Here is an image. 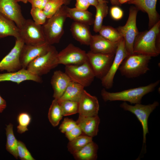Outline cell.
<instances>
[{
  "mask_svg": "<svg viewBox=\"0 0 160 160\" xmlns=\"http://www.w3.org/2000/svg\"><path fill=\"white\" fill-rule=\"evenodd\" d=\"M133 53L150 56L160 54V20L148 30L139 32L135 41Z\"/></svg>",
  "mask_w": 160,
  "mask_h": 160,
  "instance_id": "1",
  "label": "cell"
},
{
  "mask_svg": "<svg viewBox=\"0 0 160 160\" xmlns=\"http://www.w3.org/2000/svg\"><path fill=\"white\" fill-rule=\"evenodd\" d=\"M160 80L144 86L116 92H110L105 88L101 91V95L105 102L122 101L131 104L141 103L143 97L153 91L160 83Z\"/></svg>",
  "mask_w": 160,
  "mask_h": 160,
  "instance_id": "2",
  "label": "cell"
},
{
  "mask_svg": "<svg viewBox=\"0 0 160 160\" xmlns=\"http://www.w3.org/2000/svg\"><path fill=\"white\" fill-rule=\"evenodd\" d=\"M66 5L62 6L42 25L47 43L50 45L58 43L64 34V25L67 17Z\"/></svg>",
  "mask_w": 160,
  "mask_h": 160,
  "instance_id": "3",
  "label": "cell"
},
{
  "mask_svg": "<svg viewBox=\"0 0 160 160\" xmlns=\"http://www.w3.org/2000/svg\"><path fill=\"white\" fill-rule=\"evenodd\" d=\"M151 59L149 56L133 53L124 59L118 70L122 76L127 78L139 77L150 70L148 64Z\"/></svg>",
  "mask_w": 160,
  "mask_h": 160,
  "instance_id": "4",
  "label": "cell"
},
{
  "mask_svg": "<svg viewBox=\"0 0 160 160\" xmlns=\"http://www.w3.org/2000/svg\"><path fill=\"white\" fill-rule=\"evenodd\" d=\"M58 53L55 47L51 45L47 52L31 61L26 69L39 76L46 74L58 65L57 59Z\"/></svg>",
  "mask_w": 160,
  "mask_h": 160,
  "instance_id": "5",
  "label": "cell"
},
{
  "mask_svg": "<svg viewBox=\"0 0 160 160\" xmlns=\"http://www.w3.org/2000/svg\"><path fill=\"white\" fill-rule=\"evenodd\" d=\"M138 10L135 7H131L129 9V17L125 24L116 28L124 40L125 47L129 55L133 53L134 42L139 33L136 25Z\"/></svg>",
  "mask_w": 160,
  "mask_h": 160,
  "instance_id": "6",
  "label": "cell"
},
{
  "mask_svg": "<svg viewBox=\"0 0 160 160\" xmlns=\"http://www.w3.org/2000/svg\"><path fill=\"white\" fill-rule=\"evenodd\" d=\"M65 73L71 81L84 87L89 86L95 77L88 60L79 65H65Z\"/></svg>",
  "mask_w": 160,
  "mask_h": 160,
  "instance_id": "7",
  "label": "cell"
},
{
  "mask_svg": "<svg viewBox=\"0 0 160 160\" xmlns=\"http://www.w3.org/2000/svg\"><path fill=\"white\" fill-rule=\"evenodd\" d=\"M158 101L153 103L144 105L141 103L136 104L134 105H130L124 102L121 104L120 107L126 111H129L137 118L141 124L143 129V143H146V136L149 133L148 128V119L150 114L159 105Z\"/></svg>",
  "mask_w": 160,
  "mask_h": 160,
  "instance_id": "8",
  "label": "cell"
},
{
  "mask_svg": "<svg viewBox=\"0 0 160 160\" xmlns=\"http://www.w3.org/2000/svg\"><path fill=\"white\" fill-rule=\"evenodd\" d=\"M115 55L113 54L95 53L91 51L87 53V60L95 77L101 79L107 74Z\"/></svg>",
  "mask_w": 160,
  "mask_h": 160,
  "instance_id": "9",
  "label": "cell"
},
{
  "mask_svg": "<svg viewBox=\"0 0 160 160\" xmlns=\"http://www.w3.org/2000/svg\"><path fill=\"white\" fill-rule=\"evenodd\" d=\"M20 29V37L25 44L36 45L46 42L42 25L35 23L31 19H26Z\"/></svg>",
  "mask_w": 160,
  "mask_h": 160,
  "instance_id": "10",
  "label": "cell"
},
{
  "mask_svg": "<svg viewBox=\"0 0 160 160\" xmlns=\"http://www.w3.org/2000/svg\"><path fill=\"white\" fill-rule=\"evenodd\" d=\"M57 59L58 65H79L87 60V53L70 43L58 52Z\"/></svg>",
  "mask_w": 160,
  "mask_h": 160,
  "instance_id": "11",
  "label": "cell"
},
{
  "mask_svg": "<svg viewBox=\"0 0 160 160\" xmlns=\"http://www.w3.org/2000/svg\"><path fill=\"white\" fill-rule=\"evenodd\" d=\"M129 55L123 38L118 43L113 60L109 71L100 79L102 85L105 89H109L112 87L114 77L117 71L123 60Z\"/></svg>",
  "mask_w": 160,
  "mask_h": 160,
  "instance_id": "12",
  "label": "cell"
},
{
  "mask_svg": "<svg viewBox=\"0 0 160 160\" xmlns=\"http://www.w3.org/2000/svg\"><path fill=\"white\" fill-rule=\"evenodd\" d=\"M24 44L20 37L16 39L14 46L0 61V71L14 72L22 68L20 60L21 49Z\"/></svg>",
  "mask_w": 160,
  "mask_h": 160,
  "instance_id": "13",
  "label": "cell"
},
{
  "mask_svg": "<svg viewBox=\"0 0 160 160\" xmlns=\"http://www.w3.org/2000/svg\"><path fill=\"white\" fill-rule=\"evenodd\" d=\"M0 13L13 21L20 29L26 20L17 0H0Z\"/></svg>",
  "mask_w": 160,
  "mask_h": 160,
  "instance_id": "14",
  "label": "cell"
},
{
  "mask_svg": "<svg viewBox=\"0 0 160 160\" xmlns=\"http://www.w3.org/2000/svg\"><path fill=\"white\" fill-rule=\"evenodd\" d=\"M51 45L47 42L36 45L24 44L21 50L20 56L22 68L26 69L31 61L47 52Z\"/></svg>",
  "mask_w": 160,
  "mask_h": 160,
  "instance_id": "15",
  "label": "cell"
},
{
  "mask_svg": "<svg viewBox=\"0 0 160 160\" xmlns=\"http://www.w3.org/2000/svg\"><path fill=\"white\" fill-rule=\"evenodd\" d=\"M99 105L97 98L84 90L79 102V116H85L98 115Z\"/></svg>",
  "mask_w": 160,
  "mask_h": 160,
  "instance_id": "16",
  "label": "cell"
},
{
  "mask_svg": "<svg viewBox=\"0 0 160 160\" xmlns=\"http://www.w3.org/2000/svg\"><path fill=\"white\" fill-rule=\"evenodd\" d=\"M157 1V0H130L127 3L134 5L138 10L147 14L149 29L160 20L159 15L156 9Z\"/></svg>",
  "mask_w": 160,
  "mask_h": 160,
  "instance_id": "17",
  "label": "cell"
},
{
  "mask_svg": "<svg viewBox=\"0 0 160 160\" xmlns=\"http://www.w3.org/2000/svg\"><path fill=\"white\" fill-rule=\"evenodd\" d=\"M118 43L111 42L100 34L95 35H92L89 46L93 52L115 54Z\"/></svg>",
  "mask_w": 160,
  "mask_h": 160,
  "instance_id": "18",
  "label": "cell"
},
{
  "mask_svg": "<svg viewBox=\"0 0 160 160\" xmlns=\"http://www.w3.org/2000/svg\"><path fill=\"white\" fill-rule=\"evenodd\" d=\"M27 80H31L38 83L42 82L40 76L32 73L26 69L22 68L16 71L0 73V82L11 81L19 84Z\"/></svg>",
  "mask_w": 160,
  "mask_h": 160,
  "instance_id": "19",
  "label": "cell"
},
{
  "mask_svg": "<svg viewBox=\"0 0 160 160\" xmlns=\"http://www.w3.org/2000/svg\"><path fill=\"white\" fill-rule=\"evenodd\" d=\"M71 80L65 72L60 70L55 71L51 80L54 99H59L63 95Z\"/></svg>",
  "mask_w": 160,
  "mask_h": 160,
  "instance_id": "20",
  "label": "cell"
},
{
  "mask_svg": "<svg viewBox=\"0 0 160 160\" xmlns=\"http://www.w3.org/2000/svg\"><path fill=\"white\" fill-rule=\"evenodd\" d=\"M100 122L98 115L91 116H79L76 121L83 134L92 137L97 135Z\"/></svg>",
  "mask_w": 160,
  "mask_h": 160,
  "instance_id": "21",
  "label": "cell"
},
{
  "mask_svg": "<svg viewBox=\"0 0 160 160\" xmlns=\"http://www.w3.org/2000/svg\"><path fill=\"white\" fill-rule=\"evenodd\" d=\"M70 30L76 40L81 44L89 45L92 36L89 25L74 21Z\"/></svg>",
  "mask_w": 160,
  "mask_h": 160,
  "instance_id": "22",
  "label": "cell"
},
{
  "mask_svg": "<svg viewBox=\"0 0 160 160\" xmlns=\"http://www.w3.org/2000/svg\"><path fill=\"white\" fill-rule=\"evenodd\" d=\"M67 17L74 21L90 25L93 24L94 19L92 13L87 10L76 7H67Z\"/></svg>",
  "mask_w": 160,
  "mask_h": 160,
  "instance_id": "23",
  "label": "cell"
},
{
  "mask_svg": "<svg viewBox=\"0 0 160 160\" xmlns=\"http://www.w3.org/2000/svg\"><path fill=\"white\" fill-rule=\"evenodd\" d=\"M12 36L20 37V29L12 20L0 13V38Z\"/></svg>",
  "mask_w": 160,
  "mask_h": 160,
  "instance_id": "24",
  "label": "cell"
},
{
  "mask_svg": "<svg viewBox=\"0 0 160 160\" xmlns=\"http://www.w3.org/2000/svg\"><path fill=\"white\" fill-rule=\"evenodd\" d=\"M84 87L78 83L71 81L59 101L69 100L79 102L84 91Z\"/></svg>",
  "mask_w": 160,
  "mask_h": 160,
  "instance_id": "25",
  "label": "cell"
},
{
  "mask_svg": "<svg viewBox=\"0 0 160 160\" xmlns=\"http://www.w3.org/2000/svg\"><path fill=\"white\" fill-rule=\"evenodd\" d=\"M98 148L97 144L92 141L73 155L77 160H95L97 159Z\"/></svg>",
  "mask_w": 160,
  "mask_h": 160,
  "instance_id": "26",
  "label": "cell"
},
{
  "mask_svg": "<svg viewBox=\"0 0 160 160\" xmlns=\"http://www.w3.org/2000/svg\"><path fill=\"white\" fill-rule=\"evenodd\" d=\"M108 2L105 0L98 1V4L95 7L96 12L93 23V31L95 33L99 32L103 26V21L105 17L108 10Z\"/></svg>",
  "mask_w": 160,
  "mask_h": 160,
  "instance_id": "27",
  "label": "cell"
},
{
  "mask_svg": "<svg viewBox=\"0 0 160 160\" xmlns=\"http://www.w3.org/2000/svg\"><path fill=\"white\" fill-rule=\"evenodd\" d=\"M7 141L6 149L16 159H17V147L18 140L15 137L13 130V125L9 123L5 128Z\"/></svg>",
  "mask_w": 160,
  "mask_h": 160,
  "instance_id": "28",
  "label": "cell"
},
{
  "mask_svg": "<svg viewBox=\"0 0 160 160\" xmlns=\"http://www.w3.org/2000/svg\"><path fill=\"white\" fill-rule=\"evenodd\" d=\"M63 116L60 103L57 100L54 99L52 101L48 113V118L49 122L53 126H57Z\"/></svg>",
  "mask_w": 160,
  "mask_h": 160,
  "instance_id": "29",
  "label": "cell"
},
{
  "mask_svg": "<svg viewBox=\"0 0 160 160\" xmlns=\"http://www.w3.org/2000/svg\"><path fill=\"white\" fill-rule=\"evenodd\" d=\"M92 141V137L83 134L69 141L67 145L68 151L73 154Z\"/></svg>",
  "mask_w": 160,
  "mask_h": 160,
  "instance_id": "30",
  "label": "cell"
},
{
  "mask_svg": "<svg viewBox=\"0 0 160 160\" xmlns=\"http://www.w3.org/2000/svg\"><path fill=\"white\" fill-rule=\"evenodd\" d=\"M104 38L113 43H119L123 38L116 28L109 25H103L99 32Z\"/></svg>",
  "mask_w": 160,
  "mask_h": 160,
  "instance_id": "31",
  "label": "cell"
},
{
  "mask_svg": "<svg viewBox=\"0 0 160 160\" xmlns=\"http://www.w3.org/2000/svg\"><path fill=\"white\" fill-rule=\"evenodd\" d=\"M71 0H49L43 9L47 19L52 16L64 5L69 4Z\"/></svg>",
  "mask_w": 160,
  "mask_h": 160,
  "instance_id": "32",
  "label": "cell"
},
{
  "mask_svg": "<svg viewBox=\"0 0 160 160\" xmlns=\"http://www.w3.org/2000/svg\"><path fill=\"white\" fill-rule=\"evenodd\" d=\"M58 101L61 106L63 116L78 113L79 102L69 100Z\"/></svg>",
  "mask_w": 160,
  "mask_h": 160,
  "instance_id": "33",
  "label": "cell"
},
{
  "mask_svg": "<svg viewBox=\"0 0 160 160\" xmlns=\"http://www.w3.org/2000/svg\"><path fill=\"white\" fill-rule=\"evenodd\" d=\"M17 120L18 125L17 129L18 133L22 134L28 130V127L31 120V116L28 113L26 112L20 113L17 117Z\"/></svg>",
  "mask_w": 160,
  "mask_h": 160,
  "instance_id": "34",
  "label": "cell"
},
{
  "mask_svg": "<svg viewBox=\"0 0 160 160\" xmlns=\"http://www.w3.org/2000/svg\"><path fill=\"white\" fill-rule=\"evenodd\" d=\"M30 13L33 20L37 24L42 25L47 19L43 9L37 8H31Z\"/></svg>",
  "mask_w": 160,
  "mask_h": 160,
  "instance_id": "35",
  "label": "cell"
},
{
  "mask_svg": "<svg viewBox=\"0 0 160 160\" xmlns=\"http://www.w3.org/2000/svg\"><path fill=\"white\" fill-rule=\"evenodd\" d=\"M18 157L22 160H34L25 145L22 142L18 141L17 147Z\"/></svg>",
  "mask_w": 160,
  "mask_h": 160,
  "instance_id": "36",
  "label": "cell"
},
{
  "mask_svg": "<svg viewBox=\"0 0 160 160\" xmlns=\"http://www.w3.org/2000/svg\"><path fill=\"white\" fill-rule=\"evenodd\" d=\"M77 125L76 121L71 119L65 118L60 125L59 129L61 132L65 133L71 130Z\"/></svg>",
  "mask_w": 160,
  "mask_h": 160,
  "instance_id": "37",
  "label": "cell"
},
{
  "mask_svg": "<svg viewBox=\"0 0 160 160\" xmlns=\"http://www.w3.org/2000/svg\"><path fill=\"white\" fill-rule=\"evenodd\" d=\"M110 13L111 18L113 20H118L122 18L123 16V11L119 6H113L110 9Z\"/></svg>",
  "mask_w": 160,
  "mask_h": 160,
  "instance_id": "38",
  "label": "cell"
},
{
  "mask_svg": "<svg viewBox=\"0 0 160 160\" xmlns=\"http://www.w3.org/2000/svg\"><path fill=\"white\" fill-rule=\"evenodd\" d=\"M65 136L71 141L83 134L80 127L77 124L70 131L65 133Z\"/></svg>",
  "mask_w": 160,
  "mask_h": 160,
  "instance_id": "39",
  "label": "cell"
},
{
  "mask_svg": "<svg viewBox=\"0 0 160 160\" xmlns=\"http://www.w3.org/2000/svg\"><path fill=\"white\" fill-rule=\"evenodd\" d=\"M49 0H28L31 8H37L43 9Z\"/></svg>",
  "mask_w": 160,
  "mask_h": 160,
  "instance_id": "40",
  "label": "cell"
},
{
  "mask_svg": "<svg viewBox=\"0 0 160 160\" xmlns=\"http://www.w3.org/2000/svg\"><path fill=\"white\" fill-rule=\"evenodd\" d=\"M90 5L87 0H76L75 7L83 10H87Z\"/></svg>",
  "mask_w": 160,
  "mask_h": 160,
  "instance_id": "41",
  "label": "cell"
},
{
  "mask_svg": "<svg viewBox=\"0 0 160 160\" xmlns=\"http://www.w3.org/2000/svg\"><path fill=\"white\" fill-rule=\"evenodd\" d=\"M7 107V103L5 100L0 95V113H1Z\"/></svg>",
  "mask_w": 160,
  "mask_h": 160,
  "instance_id": "42",
  "label": "cell"
},
{
  "mask_svg": "<svg viewBox=\"0 0 160 160\" xmlns=\"http://www.w3.org/2000/svg\"><path fill=\"white\" fill-rule=\"evenodd\" d=\"M98 1L102 0H97ZM111 3L113 6H121V5L119 3L118 0H110Z\"/></svg>",
  "mask_w": 160,
  "mask_h": 160,
  "instance_id": "43",
  "label": "cell"
},
{
  "mask_svg": "<svg viewBox=\"0 0 160 160\" xmlns=\"http://www.w3.org/2000/svg\"><path fill=\"white\" fill-rule=\"evenodd\" d=\"M89 3L90 5L96 7L98 4L97 0H87Z\"/></svg>",
  "mask_w": 160,
  "mask_h": 160,
  "instance_id": "44",
  "label": "cell"
},
{
  "mask_svg": "<svg viewBox=\"0 0 160 160\" xmlns=\"http://www.w3.org/2000/svg\"><path fill=\"white\" fill-rule=\"evenodd\" d=\"M130 0H118L119 3L121 5L123 4L128 3Z\"/></svg>",
  "mask_w": 160,
  "mask_h": 160,
  "instance_id": "45",
  "label": "cell"
},
{
  "mask_svg": "<svg viewBox=\"0 0 160 160\" xmlns=\"http://www.w3.org/2000/svg\"><path fill=\"white\" fill-rule=\"evenodd\" d=\"M28 0H17L18 2H21L24 4H26L28 2Z\"/></svg>",
  "mask_w": 160,
  "mask_h": 160,
  "instance_id": "46",
  "label": "cell"
}]
</instances>
